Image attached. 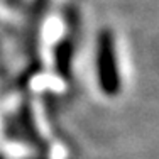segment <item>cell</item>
<instances>
[{
    "label": "cell",
    "mask_w": 159,
    "mask_h": 159,
    "mask_svg": "<svg viewBox=\"0 0 159 159\" xmlns=\"http://www.w3.org/2000/svg\"><path fill=\"white\" fill-rule=\"evenodd\" d=\"M98 75H100V86L103 93L115 95L120 88V80L117 73L115 59H113L112 46L103 43L100 48V58H98Z\"/></svg>",
    "instance_id": "cell-1"
},
{
    "label": "cell",
    "mask_w": 159,
    "mask_h": 159,
    "mask_svg": "<svg viewBox=\"0 0 159 159\" xmlns=\"http://www.w3.org/2000/svg\"><path fill=\"white\" fill-rule=\"evenodd\" d=\"M0 159H2V157H0Z\"/></svg>",
    "instance_id": "cell-2"
}]
</instances>
